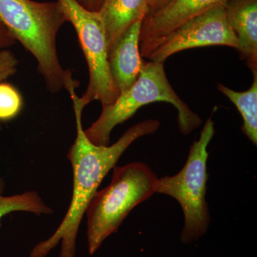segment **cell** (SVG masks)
Here are the masks:
<instances>
[{"mask_svg": "<svg viewBox=\"0 0 257 257\" xmlns=\"http://www.w3.org/2000/svg\"><path fill=\"white\" fill-rule=\"evenodd\" d=\"M75 114L77 136L67 157L73 169L72 202L63 220L53 234L32 248L30 257H45L61 242L60 257H74L79 225L88 206L108 172L139 138L156 133L157 119H147L134 125L111 146H97L89 141L82 126L84 106L77 93L70 96Z\"/></svg>", "mask_w": 257, "mask_h": 257, "instance_id": "obj_1", "label": "cell"}, {"mask_svg": "<svg viewBox=\"0 0 257 257\" xmlns=\"http://www.w3.org/2000/svg\"><path fill=\"white\" fill-rule=\"evenodd\" d=\"M0 23L35 57L49 91L77 93L79 82L63 69L57 55V35L67 23L58 1L0 0Z\"/></svg>", "mask_w": 257, "mask_h": 257, "instance_id": "obj_2", "label": "cell"}, {"mask_svg": "<svg viewBox=\"0 0 257 257\" xmlns=\"http://www.w3.org/2000/svg\"><path fill=\"white\" fill-rule=\"evenodd\" d=\"M158 101L170 103L177 109L179 131L184 135H189L202 124L200 116L179 97L171 85L164 64L145 61L136 82L120 94L113 104L102 106L99 117L84 130V133L94 145L109 146L115 126L133 117L143 106Z\"/></svg>", "mask_w": 257, "mask_h": 257, "instance_id": "obj_3", "label": "cell"}, {"mask_svg": "<svg viewBox=\"0 0 257 257\" xmlns=\"http://www.w3.org/2000/svg\"><path fill=\"white\" fill-rule=\"evenodd\" d=\"M158 177L143 162L114 167L109 186L97 191L88 206V252L93 255L116 232L134 208L156 193Z\"/></svg>", "mask_w": 257, "mask_h": 257, "instance_id": "obj_4", "label": "cell"}, {"mask_svg": "<svg viewBox=\"0 0 257 257\" xmlns=\"http://www.w3.org/2000/svg\"><path fill=\"white\" fill-rule=\"evenodd\" d=\"M214 134V122L210 117L204 123L199 140L191 146L183 168L177 175L166 176L157 180L156 193L173 197L183 211L184 224L180 241L184 244L201 239L210 224V213L206 199L209 179L207 148Z\"/></svg>", "mask_w": 257, "mask_h": 257, "instance_id": "obj_5", "label": "cell"}, {"mask_svg": "<svg viewBox=\"0 0 257 257\" xmlns=\"http://www.w3.org/2000/svg\"><path fill=\"white\" fill-rule=\"evenodd\" d=\"M57 1L67 22L73 25L89 69V83L80 97L83 105L96 100L102 106L113 104L120 93L109 69L107 40L99 13L86 10L76 0Z\"/></svg>", "mask_w": 257, "mask_h": 257, "instance_id": "obj_6", "label": "cell"}, {"mask_svg": "<svg viewBox=\"0 0 257 257\" xmlns=\"http://www.w3.org/2000/svg\"><path fill=\"white\" fill-rule=\"evenodd\" d=\"M209 46L238 48L234 32L226 18L224 5H217L191 19L150 43L140 47L142 57L164 64L177 52Z\"/></svg>", "mask_w": 257, "mask_h": 257, "instance_id": "obj_7", "label": "cell"}, {"mask_svg": "<svg viewBox=\"0 0 257 257\" xmlns=\"http://www.w3.org/2000/svg\"><path fill=\"white\" fill-rule=\"evenodd\" d=\"M227 0H171L154 11L147 12L140 32V47L178 28L191 19Z\"/></svg>", "mask_w": 257, "mask_h": 257, "instance_id": "obj_8", "label": "cell"}, {"mask_svg": "<svg viewBox=\"0 0 257 257\" xmlns=\"http://www.w3.org/2000/svg\"><path fill=\"white\" fill-rule=\"evenodd\" d=\"M144 18L145 17L138 19L133 23L108 51L111 77L120 94L126 92L136 82L145 62L140 50Z\"/></svg>", "mask_w": 257, "mask_h": 257, "instance_id": "obj_9", "label": "cell"}, {"mask_svg": "<svg viewBox=\"0 0 257 257\" xmlns=\"http://www.w3.org/2000/svg\"><path fill=\"white\" fill-rule=\"evenodd\" d=\"M226 18L236 35L237 50L252 73L257 72V0H227Z\"/></svg>", "mask_w": 257, "mask_h": 257, "instance_id": "obj_10", "label": "cell"}, {"mask_svg": "<svg viewBox=\"0 0 257 257\" xmlns=\"http://www.w3.org/2000/svg\"><path fill=\"white\" fill-rule=\"evenodd\" d=\"M147 10L148 0H102L97 12L105 30L108 51L133 23L145 17Z\"/></svg>", "mask_w": 257, "mask_h": 257, "instance_id": "obj_11", "label": "cell"}, {"mask_svg": "<svg viewBox=\"0 0 257 257\" xmlns=\"http://www.w3.org/2000/svg\"><path fill=\"white\" fill-rule=\"evenodd\" d=\"M251 87L245 92H236L218 84L219 92L226 96L239 110L243 119L242 133L254 145H257V72L253 73Z\"/></svg>", "mask_w": 257, "mask_h": 257, "instance_id": "obj_12", "label": "cell"}, {"mask_svg": "<svg viewBox=\"0 0 257 257\" xmlns=\"http://www.w3.org/2000/svg\"><path fill=\"white\" fill-rule=\"evenodd\" d=\"M5 189L4 179L0 177V222L5 216L14 211H28L38 216L53 213L36 191L7 197L3 195Z\"/></svg>", "mask_w": 257, "mask_h": 257, "instance_id": "obj_13", "label": "cell"}, {"mask_svg": "<svg viewBox=\"0 0 257 257\" xmlns=\"http://www.w3.org/2000/svg\"><path fill=\"white\" fill-rule=\"evenodd\" d=\"M23 105V97L18 89L8 83L0 82V121L15 119Z\"/></svg>", "mask_w": 257, "mask_h": 257, "instance_id": "obj_14", "label": "cell"}, {"mask_svg": "<svg viewBox=\"0 0 257 257\" xmlns=\"http://www.w3.org/2000/svg\"><path fill=\"white\" fill-rule=\"evenodd\" d=\"M18 64L19 61L13 52L7 49L0 50V82L14 75Z\"/></svg>", "mask_w": 257, "mask_h": 257, "instance_id": "obj_15", "label": "cell"}, {"mask_svg": "<svg viewBox=\"0 0 257 257\" xmlns=\"http://www.w3.org/2000/svg\"><path fill=\"white\" fill-rule=\"evenodd\" d=\"M16 42L14 37L12 36L9 31L5 28L4 25L0 23V50L8 48L13 46Z\"/></svg>", "mask_w": 257, "mask_h": 257, "instance_id": "obj_16", "label": "cell"}, {"mask_svg": "<svg viewBox=\"0 0 257 257\" xmlns=\"http://www.w3.org/2000/svg\"><path fill=\"white\" fill-rule=\"evenodd\" d=\"M76 1L86 10L97 12L102 0H76Z\"/></svg>", "mask_w": 257, "mask_h": 257, "instance_id": "obj_17", "label": "cell"}, {"mask_svg": "<svg viewBox=\"0 0 257 257\" xmlns=\"http://www.w3.org/2000/svg\"><path fill=\"white\" fill-rule=\"evenodd\" d=\"M171 0H148V10L147 12L154 11L162 8Z\"/></svg>", "mask_w": 257, "mask_h": 257, "instance_id": "obj_18", "label": "cell"}, {"mask_svg": "<svg viewBox=\"0 0 257 257\" xmlns=\"http://www.w3.org/2000/svg\"><path fill=\"white\" fill-rule=\"evenodd\" d=\"M0 130H1V127H0Z\"/></svg>", "mask_w": 257, "mask_h": 257, "instance_id": "obj_19", "label": "cell"}]
</instances>
